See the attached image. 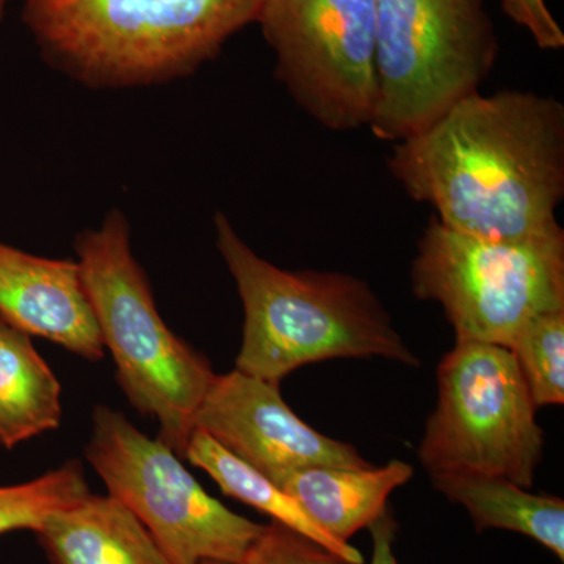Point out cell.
Segmentation results:
<instances>
[{
	"label": "cell",
	"mask_w": 564,
	"mask_h": 564,
	"mask_svg": "<svg viewBox=\"0 0 564 564\" xmlns=\"http://www.w3.org/2000/svg\"><path fill=\"white\" fill-rule=\"evenodd\" d=\"M389 170L455 231L491 240L563 231L564 106L533 91L474 93L397 141Z\"/></svg>",
	"instance_id": "6da1fadb"
},
{
	"label": "cell",
	"mask_w": 564,
	"mask_h": 564,
	"mask_svg": "<svg viewBox=\"0 0 564 564\" xmlns=\"http://www.w3.org/2000/svg\"><path fill=\"white\" fill-rule=\"evenodd\" d=\"M214 226L243 306L237 370L281 384L293 370L326 359L384 358L422 366L366 281L282 270L252 250L221 212Z\"/></svg>",
	"instance_id": "7a4b0ae2"
},
{
	"label": "cell",
	"mask_w": 564,
	"mask_h": 564,
	"mask_svg": "<svg viewBox=\"0 0 564 564\" xmlns=\"http://www.w3.org/2000/svg\"><path fill=\"white\" fill-rule=\"evenodd\" d=\"M261 0H22L54 68L88 88L163 84L217 57Z\"/></svg>",
	"instance_id": "3957f363"
},
{
	"label": "cell",
	"mask_w": 564,
	"mask_h": 564,
	"mask_svg": "<svg viewBox=\"0 0 564 564\" xmlns=\"http://www.w3.org/2000/svg\"><path fill=\"white\" fill-rule=\"evenodd\" d=\"M76 254L118 386L141 415L159 422V440L184 459L196 413L217 373L163 322L122 212H109L99 228L77 236Z\"/></svg>",
	"instance_id": "277c9868"
},
{
	"label": "cell",
	"mask_w": 564,
	"mask_h": 564,
	"mask_svg": "<svg viewBox=\"0 0 564 564\" xmlns=\"http://www.w3.org/2000/svg\"><path fill=\"white\" fill-rule=\"evenodd\" d=\"M377 104L369 129L402 141L478 91L499 57L486 0H373Z\"/></svg>",
	"instance_id": "5b68a950"
},
{
	"label": "cell",
	"mask_w": 564,
	"mask_h": 564,
	"mask_svg": "<svg viewBox=\"0 0 564 564\" xmlns=\"http://www.w3.org/2000/svg\"><path fill=\"white\" fill-rule=\"evenodd\" d=\"M413 292L441 304L456 343L507 348L536 315L564 311V231L491 240L430 220L411 267Z\"/></svg>",
	"instance_id": "8992f818"
},
{
	"label": "cell",
	"mask_w": 564,
	"mask_h": 564,
	"mask_svg": "<svg viewBox=\"0 0 564 564\" xmlns=\"http://www.w3.org/2000/svg\"><path fill=\"white\" fill-rule=\"evenodd\" d=\"M437 389L436 410L417 451L430 477L486 475L532 488L544 432L513 352L500 345L456 343L437 367Z\"/></svg>",
	"instance_id": "52a82bcc"
},
{
	"label": "cell",
	"mask_w": 564,
	"mask_h": 564,
	"mask_svg": "<svg viewBox=\"0 0 564 564\" xmlns=\"http://www.w3.org/2000/svg\"><path fill=\"white\" fill-rule=\"evenodd\" d=\"M85 456L107 486L147 527L173 564H242L263 525L209 496L182 458L120 411L98 404Z\"/></svg>",
	"instance_id": "ba28073f"
},
{
	"label": "cell",
	"mask_w": 564,
	"mask_h": 564,
	"mask_svg": "<svg viewBox=\"0 0 564 564\" xmlns=\"http://www.w3.org/2000/svg\"><path fill=\"white\" fill-rule=\"evenodd\" d=\"M278 79L329 131L369 128L377 104L373 0H261Z\"/></svg>",
	"instance_id": "9c48e42d"
},
{
	"label": "cell",
	"mask_w": 564,
	"mask_h": 564,
	"mask_svg": "<svg viewBox=\"0 0 564 564\" xmlns=\"http://www.w3.org/2000/svg\"><path fill=\"white\" fill-rule=\"evenodd\" d=\"M195 430L209 434L278 486L289 474L306 467H372L352 445L304 423L282 399L280 384L237 369L215 375L196 413Z\"/></svg>",
	"instance_id": "30bf717a"
},
{
	"label": "cell",
	"mask_w": 564,
	"mask_h": 564,
	"mask_svg": "<svg viewBox=\"0 0 564 564\" xmlns=\"http://www.w3.org/2000/svg\"><path fill=\"white\" fill-rule=\"evenodd\" d=\"M0 317L87 361L102 359L101 334L76 261L0 242Z\"/></svg>",
	"instance_id": "8fae6325"
},
{
	"label": "cell",
	"mask_w": 564,
	"mask_h": 564,
	"mask_svg": "<svg viewBox=\"0 0 564 564\" xmlns=\"http://www.w3.org/2000/svg\"><path fill=\"white\" fill-rule=\"evenodd\" d=\"M50 564H173L158 541L117 499L88 494L35 532Z\"/></svg>",
	"instance_id": "7c38bea8"
},
{
	"label": "cell",
	"mask_w": 564,
	"mask_h": 564,
	"mask_svg": "<svg viewBox=\"0 0 564 564\" xmlns=\"http://www.w3.org/2000/svg\"><path fill=\"white\" fill-rule=\"evenodd\" d=\"M413 474L414 467L400 459L367 469L306 467L289 474L280 488L334 540L348 543L388 510L389 496Z\"/></svg>",
	"instance_id": "4fadbf2b"
},
{
	"label": "cell",
	"mask_w": 564,
	"mask_h": 564,
	"mask_svg": "<svg viewBox=\"0 0 564 564\" xmlns=\"http://www.w3.org/2000/svg\"><path fill=\"white\" fill-rule=\"evenodd\" d=\"M436 491L466 508L478 533L508 530L532 538L564 560V502L549 494H533L500 477L474 474L432 475Z\"/></svg>",
	"instance_id": "5bb4252c"
},
{
	"label": "cell",
	"mask_w": 564,
	"mask_h": 564,
	"mask_svg": "<svg viewBox=\"0 0 564 564\" xmlns=\"http://www.w3.org/2000/svg\"><path fill=\"white\" fill-rule=\"evenodd\" d=\"M62 384L32 336L0 317V445L7 451L62 423Z\"/></svg>",
	"instance_id": "9a60e30c"
},
{
	"label": "cell",
	"mask_w": 564,
	"mask_h": 564,
	"mask_svg": "<svg viewBox=\"0 0 564 564\" xmlns=\"http://www.w3.org/2000/svg\"><path fill=\"white\" fill-rule=\"evenodd\" d=\"M184 459L209 474L225 496L250 505L270 516L272 521L291 527L348 562L364 564V556L358 549L352 547L350 543L334 540L332 534L326 533L304 513L293 497L282 491L280 486L274 485L265 475L229 454L220 444L215 443L209 434L195 430L188 441Z\"/></svg>",
	"instance_id": "2e32d148"
},
{
	"label": "cell",
	"mask_w": 564,
	"mask_h": 564,
	"mask_svg": "<svg viewBox=\"0 0 564 564\" xmlns=\"http://www.w3.org/2000/svg\"><path fill=\"white\" fill-rule=\"evenodd\" d=\"M90 492L84 464L77 459L25 484L0 486V534L35 533L52 514L79 503Z\"/></svg>",
	"instance_id": "e0dca14e"
},
{
	"label": "cell",
	"mask_w": 564,
	"mask_h": 564,
	"mask_svg": "<svg viewBox=\"0 0 564 564\" xmlns=\"http://www.w3.org/2000/svg\"><path fill=\"white\" fill-rule=\"evenodd\" d=\"M507 348L536 408L564 403V311L536 315Z\"/></svg>",
	"instance_id": "ac0fdd59"
},
{
	"label": "cell",
	"mask_w": 564,
	"mask_h": 564,
	"mask_svg": "<svg viewBox=\"0 0 564 564\" xmlns=\"http://www.w3.org/2000/svg\"><path fill=\"white\" fill-rule=\"evenodd\" d=\"M242 564H356L334 554L291 527L270 521Z\"/></svg>",
	"instance_id": "d6986e66"
},
{
	"label": "cell",
	"mask_w": 564,
	"mask_h": 564,
	"mask_svg": "<svg viewBox=\"0 0 564 564\" xmlns=\"http://www.w3.org/2000/svg\"><path fill=\"white\" fill-rule=\"evenodd\" d=\"M503 13L532 36L543 51L564 47V31L545 0H500Z\"/></svg>",
	"instance_id": "ffe728a7"
},
{
	"label": "cell",
	"mask_w": 564,
	"mask_h": 564,
	"mask_svg": "<svg viewBox=\"0 0 564 564\" xmlns=\"http://www.w3.org/2000/svg\"><path fill=\"white\" fill-rule=\"evenodd\" d=\"M372 534V562L370 564H399L393 544L397 536V521L392 511L386 510L372 525L369 527Z\"/></svg>",
	"instance_id": "44dd1931"
},
{
	"label": "cell",
	"mask_w": 564,
	"mask_h": 564,
	"mask_svg": "<svg viewBox=\"0 0 564 564\" xmlns=\"http://www.w3.org/2000/svg\"><path fill=\"white\" fill-rule=\"evenodd\" d=\"M11 0H0V22L6 20L7 10H9Z\"/></svg>",
	"instance_id": "7402d4cb"
},
{
	"label": "cell",
	"mask_w": 564,
	"mask_h": 564,
	"mask_svg": "<svg viewBox=\"0 0 564 564\" xmlns=\"http://www.w3.org/2000/svg\"><path fill=\"white\" fill-rule=\"evenodd\" d=\"M202 564H236V563H228V562H204Z\"/></svg>",
	"instance_id": "603a6c76"
}]
</instances>
